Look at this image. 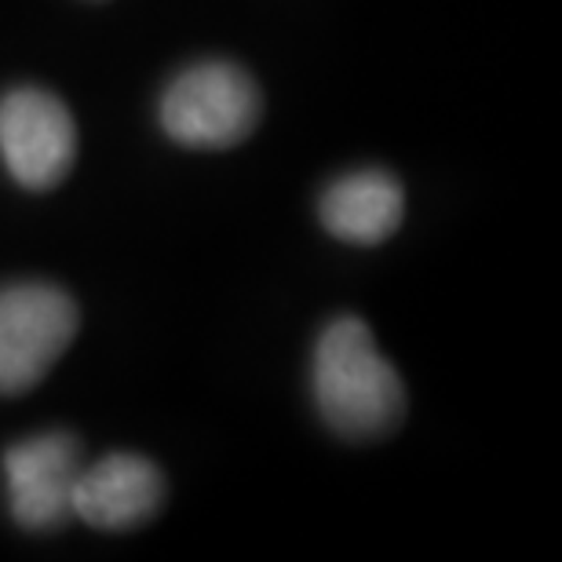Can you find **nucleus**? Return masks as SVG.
Returning <instances> with one entry per match:
<instances>
[{
  "instance_id": "nucleus-6",
  "label": "nucleus",
  "mask_w": 562,
  "mask_h": 562,
  "mask_svg": "<svg viewBox=\"0 0 562 562\" xmlns=\"http://www.w3.org/2000/svg\"><path fill=\"white\" fill-rule=\"evenodd\" d=\"M165 501V479L146 457L110 453L81 468L74 490V515L95 530L143 526Z\"/></svg>"
},
{
  "instance_id": "nucleus-5",
  "label": "nucleus",
  "mask_w": 562,
  "mask_h": 562,
  "mask_svg": "<svg viewBox=\"0 0 562 562\" xmlns=\"http://www.w3.org/2000/svg\"><path fill=\"white\" fill-rule=\"evenodd\" d=\"M81 468V446L66 431H48L11 446L4 453V479L15 522L26 530H52L74 519Z\"/></svg>"
},
{
  "instance_id": "nucleus-4",
  "label": "nucleus",
  "mask_w": 562,
  "mask_h": 562,
  "mask_svg": "<svg viewBox=\"0 0 562 562\" xmlns=\"http://www.w3.org/2000/svg\"><path fill=\"white\" fill-rule=\"evenodd\" d=\"M77 128L63 99L41 88H15L0 99V157L30 190H48L70 172Z\"/></svg>"
},
{
  "instance_id": "nucleus-2",
  "label": "nucleus",
  "mask_w": 562,
  "mask_h": 562,
  "mask_svg": "<svg viewBox=\"0 0 562 562\" xmlns=\"http://www.w3.org/2000/svg\"><path fill=\"white\" fill-rule=\"evenodd\" d=\"M260 121V92L234 63H198L165 88L161 125L176 143L223 150L241 143Z\"/></svg>"
},
{
  "instance_id": "nucleus-3",
  "label": "nucleus",
  "mask_w": 562,
  "mask_h": 562,
  "mask_svg": "<svg viewBox=\"0 0 562 562\" xmlns=\"http://www.w3.org/2000/svg\"><path fill=\"white\" fill-rule=\"evenodd\" d=\"M77 303L44 281L0 289V391L22 395L41 384L77 336Z\"/></svg>"
},
{
  "instance_id": "nucleus-7",
  "label": "nucleus",
  "mask_w": 562,
  "mask_h": 562,
  "mask_svg": "<svg viewBox=\"0 0 562 562\" xmlns=\"http://www.w3.org/2000/svg\"><path fill=\"white\" fill-rule=\"evenodd\" d=\"M322 223L325 231L351 245H376L395 234L406 212L402 187L380 168L340 176L322 194Z\"/></svg>"
},
{
  "instance_id": "nucleus-1",
  "label": "nucleus",
  "mask_w": 562,
  "mask_h": 562,
  "mask_svg": "<svg viewBox=\"0 0 562 562\" xmlns=\"http://www.w3.org/2000/svg\"><path fill=\"white\" fill-rule=\"evenodd\" d=\"M314 402L325 424L347 438H373L398 424L406 391L358 318H340L314 351Z\"/></svg>"
}]
</instances>
